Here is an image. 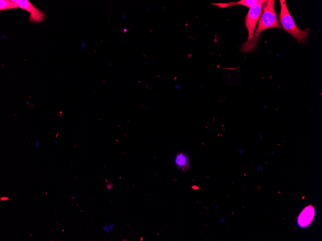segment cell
<instances>
[{"instance_id":"1","label":"cell","mask_w":322,"mask_h":241,"mask_svg":"<svg viewBox=\"0 0 322 241\" xmlns=\"http://www.w3.org/2000/svg\"><path fill=\"white\" fill-rule=\"evenodd\" d=\"M282 29L278 22V17L275 11V1H266L262 6V13L258 20L255 35L250 42L245 43L242 47V51L247 53L254 50L258 43L259 37L262 32L267 29Z\"/></svg>"},{"instance_id":"2","label":"cell","mask_w":322,"mask_h":241,"mask_svg":"<svg viewBox=\"0 0 322 241\" xmlns=\"http://www.w3.org/2000/svg\"><path fill=\"white\" fill-rule=\"evenodd\" d=\"M281 12L279 14V22L282 28L290 34L299 43H304L306 42L309 32V29H300L293 19L287 8L285 0H280Z\"/></svg>"},{"instance_id":"3","label":"cell","mask_w":322,"mask_h":241,"mask_svg":"<svg viewBox=\"0 0 322 241\" xmlns=\"http://www.w3.org/2000/svg\"><path fill=\"white\" fill-rule=\"evenodd\" d=\"M264 0H259L258 2L249 8L246 16L245 26L248 32V36L246 43L252 41L254 37L256 26L262 13V6L265 2Z\"/></svg>"},{"instance_id":"4","label":"cell","mask_w":322,"mask_h":241,"mask_svg":"<svg viewBox=\"0 0 322 241\" xmlns=\"http://www.w3.org/2000/svg\"><path fill=\"white\" fill-rule=\"evenodd\" d=\"M19 8L30 13L29 20L32 22H41L45 15L40 10L36 8L28 0H13Z\"/></svg>"},{"instance_id":"5","label":"cell","mask_w":322,"mask_h":241,"mask_svg":"<svg viewBox=\"0 0 322 241\" xmlns=\"http://www.w3.org/2000/svg\"><path fill=\"white\" fill-rule=\"evenodd\" d=\"M314 216V208L311 206L307 207L300 215L298 219L299 224L301 227H305L312 221Z\"/></svg>"},{"instance_id":"6","label":"cell","mask_w":322,"mask_h":241,"mask_svg":"<svg viewBox=\"0 0 322 241\" xmlns=\"http://www.w3.org/2000/svg\"><path fill=\"white\" fill-rule=\"evenodd\" d=\"M175 165L177 168L182 172L187 171L190 167L189 156L184 152L179 153L175 156Z\"/></svg>"},{"instance_id":"7","label":"cell","mask_w":322,"mask_h":241,"mask_svg":"<svg viewBox=\"0 0 322 241\" xmlns=\"http://www.w3.org/2000/svg\"><path fill=\"white\" fill-rule=\"evenodd\" d=\"M258 2V0H241L238 2H229V3H212V4L218 7L221 8H224L228 7H233L235 5H243L250 8Z\"/></svg>"},{"instance_id":"8","label":"cell","mask_w":322,"mask_h":241,"mask_svg":"<svg viewBox=\"0 0 322 241\" xmlns=\"http://www.w3.org/2000/svg\"><path fill=\"white\" fill-rule=\"evenodd\" d=\"M19 8L18 5L13 1L9 0H1L0 1V10L3 11L5 10L13 9Z\"/></svg>"},{"instance_id":"9","label":"cell","mask_w":322,"mask_h":241,"mask_svg":"<svg viewBox=\"0 0 322 241\" xmlns=\"http://www.w3.org/2000/svg\"><path fill=\"white\" fill-rule=\"evenodd\" d=\"M41 143L38 140H36L34 143V147L35 148H38L40 146Z\"/></svg>"},{"instance_id":"10","label":"cell","mask_w":322,"mask_h":241,"mask_svg":"<svg viewBox=\"0 0 322 241\" xmlns=\"http://www.w3.org/2000/svg\"><path fill=\"white\" fill-rule=\"evenodd\" d=\"M8 199H9V198L8 197H2L1 198V200L3 201H7V200H8Z\"/></svg>"},{"instance_id":"11","label":"cell","mask_w":322,"mask_h":241,"mask_svg":"<svg viewBox=\"0 0 322 241\" xmlns=\"http://www.w3.org/2000/svg\"><path fill=\"white\" fill-rule=\"evenodd\" d=\"M121 19H123V20H126V16H125L124 14H123V15L121 16Z\"/></svg>"},{"instance_id":"12","label":"cell","mask_w":322,"mask_h":241,"mask_svg":"<svg viewBox=\"0 0 322 241\" xmlns=\"http://www.w3.org/2000/svg\"><path fill=\"white\" fill-rule=\"evenodd\" d=\"M51 139V140H52V141H53V142H54V143H55V145H56V146H58V141H56V140H53V139Z\"/></svg>"},{"instance_id":"13","label":"cell","mask_w":322,"mask_h":241,"mask_svg":"<svg viewBox=\"0 0 322 241\" xmlns=\"http://www.w3.org/2000/svg\"><path fill=\"white\" fill-rule=\"evenodd\" d=\"M74 198H75V199H78V195H77V194H75V193H74Z\"/></svg>"},{"instance_id":"14","label":"cell","mask_w":322,"mask_h":241,"mask_svg":"<svg viewBox=\"0 0 322 241\" xmlns=\"http://www.w3.org/2000/svg\"><path fill=\"white\" fill-rule=\"evenodd\" d=\"M60 223H61V221H60V220H59V221H57V222H56V224H57L58 225H60Z\"/></svg>"},{"instance_id":"15","label":"cell","mask_w":322,"mask_h":241,"mask_svg":"<svg viewBox=\"0 0 322 241\" xmlns=\"http://www.w3.org/2000/svg\"><path fill=\"white\" fill-rule=\"evenodd\" d=\"M127 31V29H124V33H126V32Z\"/></svg>"},{"instance_id":"16","label":"cell","mask_w":322,"mask_h":241,"mask_svg":"<svg viewBox=\"0 0 322 241\" xmlns=\"http://www.w3.org/2000/svg\"><path fill=\"white\" fill-rule=\"evenodd\" d=\"M121 43H124V40L123 39H122V40H121Z\"/></svg>"}]
</instances>
